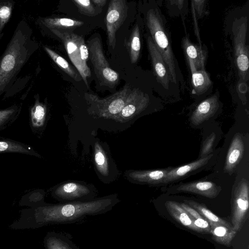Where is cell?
<instances>
[{"instance_id": "cell-1", "label": "cell", "mask_w": 249, "mask_h": 249, "mask_svg": "<svg viewBox=\"0 0 249 249\" xmlns=\"http://www.w3.org/2000/svg\"><path fill=\"white\" fill-rule=\"evenodd\" d=\"M119 202L116 196L111 195L86 201L44 204L22 210L9 228L34 230L54 224L74 223L88 216L104 214Z\"/></svg>"}, {"instance_id": "cell-2", "label": "cell", "mask_w": 249, "mask_h": 249, "mask_svg": "<svg viewBox=\"0 0 249 249\" xmlns=\"http://www.w3.org/2000/svg\"><path fill=\"white\" fill-rule=\"evenodd\" d=\"M33 52L31 31L22 22L0 59V95L8 89Z\"/></svg>"}, {"instance_id": "cell-3", "label": "cell", "mask_w": 249, "mask_h": 249, "mask_svg": "<svg viewBox=\"0 0 249 249\" xmlns=\"http://www.w3.org/2000/svg\"><path fill=\"white\" fill-rule=\"evenodd\" d=\"M146 19L151 38L168 69L170 81L177 83L176 59L162 18L157 9H150Z\"/></svg>"}, {"instance_id": "cell-4", "label": "cell", "mask_w": 249, "mask_h": 249, "mask_svg": "<svg viewBox=\"0 0 249 249\" xmlns=\"http://www.w3.org/2000/svg\"><path fill=\"white\" fill-rule=\"evenodd\" d=\"M49 30L61 40L69 58L88 88V79L91 76V71L87 64L89 53L84 39L71 32Z\"/></svg>"}, {"instance_id": "cell-5", "label": "cell", "mask_w": 249, "mask_h": 249, "mask_svg": "<svg viewBox=\"0 0 249 249\" xmlns=\"http://www.w3.org/2000/svg\"><path fill=\"white\" fill-rule=\"evenodd\" d=\"M87 43L89 56L100 83L110 88L115 87L119 83V74L110 68L106 59L100 38L93 36Z\"/></svg>"}, {"instance_id": "cell-6", "label": "cell", "mask_w": 249, "mask_h": 249, "mask_svg": "<svg viewBox=\"0 0 249 249\" xmlns=\"http://www.w3.org/2000/svg\"><path fill=\"white\" fill-rule=\"evenodd\" d=\"M246 17L236 18L232 25L234 54L240 77L246 79L249 69V48L246 44L247 33Z\"/></svg>"}, {"instance_id": "cell-7", "label": "cell", "mask_w": 249, "mask_h": 249, "mask_svg": "<svg viewBox=\"0 0 249 249\" xmlns=\"http://www.w3.org/2000/svg\"><path fill=\"white\" fill-rule=\"evenodd\" d=\"M131 90L126 84L120 90L108 97L100 99L92 93H85V98L100 112L111 115L120 113L124 107L127 96Z\"/></svg>"}, {"instance_id": "cell-8", "label": "cell", "mask_w": 249, "mask_h": 249, "mask_svg": "<svg viewBox=\"0 0 249 249\" xmlns=\"http://www.w3.org/2000/svg\"><path fill=\"white\" fill-rule=\"evenodd\" d=\"M128 5L125 0L109 1L105 22L107 28V43L112 49L116 46V34L125 21Z\"/></svg>"}, {"instance_id": "cell-9", "label": "cell", "mask_w": 249, "mask_h": 249, "mask_svg": "<svg viewBox=\"0 0 249 249\" xmlns=\"http://www.w3.org/2000/svg\"><path fill=\"white\" fill-rule=\"evenodd\" d=\"M249 183L243 179L239 183L234 195L232 207L233 229L239 230L249 209Z\"/></svg>"}, {"instance_id": "cell-10", "label": "cell", "mask_w": 249, "mask_h": 249, "mask_svg": "<svg viewBox=\"0 0 249 249\" xmlns=\"http://www.w3.org/2000/svg\"><path fill=\"white\" fill-rule=\"evenodd\" d=\"M90 194L86 187L75 183H68L57 188L54 196L60 201L66 203L91 200Z\"/></svg>"}, {"instance_id": "cell-11", "label": "cell", "mask_w": 249, "mask_h": 249, "mask_svg": "<svg viewBox=\"0 0 249 249\" xmlns=\"http://www.w3.org/2000/svg\"><path fill=\"white\" fill-rule=\"evenodd\" d=\"M146 42L157 79L164 88L168 89L170 78L165 62L157 50L150 36H147Z\"/></svg>"}, {"instance_id": "cell-12", "label": "cell", "mask_w": 249, "mask_h": 249, "mask_svg": "<svg viewBox=\"0 0 249 249\" xmlns=\"http://www.w3.org/2000/svg\"><path fill=\"white\" fill-rule=\"evenodd\" d=\"M149 103V96L139 89L134 88L129 93L125 105L120 113L125 118L133 116L145 109Z\"/></svg>"}, {"instance_id": "cell-13", "label": "cell", "mask_w": 249, "mask_h": 249, "mask_svg": "<svg viewBox=\"0 0 249 249\" xmlns=\"http://www.w3.org/2000/svg\"><path fill=\"white\" fill-rule=\"evenodd\" d=\"M182 45L191 71L204 70L207 51L193 44L187 36L183 38Z\"/></svg>"}, {"instance_id": "cell-14", "label": "cell", "mask_w": 249, "mask_h": 249, "mask_svg": "<svg viewBox=\"0 0 249 249\" xmlns=\"http://www.w3.org/2000/svg\"><path fill=\"white\" fill-rule=\"evenodd\" d=\"M218 107V97L216 95L203 100L192 113L190 118L191 123L195 126L199 125L213 116Z\"/></svg>"}, {"instance_id": "cell-15", "label": "cell", "mask_w": 249, "mask_h": 249, "mask_svg": "<svg viewBox=\"0 0 249 249\" xmlns=\"http://www.w3.org/2000/svg\"><path fill=\"white\" fill-rule=\"evenodd\" d=\"M177 190L213 198L218 195L221 188L212 181H197L182 184L178 187Z\"/></svg>"}, {"instance_id": "cell-16", "label": "cell", "mask_w": 249, "mask_h": 249, "mask_svg": "<svg viewBox=\"0 0 249 249\" xmlns=\"http://www.w3.org/2000/svg\"><path fill=\"white\" fill-rule=\"evenodd\" d=\"M43 244L44 249H80L69 234L54 231L47 233Z\"/></svg>"}, {"instance_id": "cell-17", "label": "cell", "mask_w": 249, "mask_h": 249, "mask_svg": "<svg viewBox=\"0 0 249 249\" xmlns=\"http://www.w3.org/2000/svg\"><path fill=\"white\" fill-rule=\"evenodd\" d=\"M213 155V154H210L188 164L175 168L169 169L166 175L164 183L177 180L201 168L208 162Z\"/></svg>"}, {"instance_id": "cell-18", "label": "cell", "mask_w": 249, "mask_h": 249, "mask_svg": "<svg viewBox=\"0 0 249 249\" xmlns=\"http://www.w3.org/2000/svg\"><path fill=\"white\" fill-rule=\"evenodd\" d=\"M244 150L243 141L239 134H236L232 139L227 153L224 170L232 173L241 159Z\"/></svg>"}, {"instance_id": "cell-19", "label": "cell", "mask_w": 249, "mask_h": 249, "mask_svg": "<svg viewBox=\"0 0 249 249\" xmlns=\"http://www.w3.org/2000/svg\"><path fill=\"white\" fill-rule=\"evenodd\" d=\"M40 21L49 29H54L61 32H70L84 24L82 21L69 18H41Z\"/></svg>"}, {"instance_id": "cell-20", "label": "cell", "mask_w": 249, "mask_h": 249, "mask_svg": "<svg viewBox=\"0 0 249 249\" xmlns=\"http://www.w3.org/2000/svg\"><path fill=\"white\" fill-rule=\"evenodd\" d=\"M168 169L142 171H135L131 174V177L139 182L151 184L164 183Z\"/></svg>"}, {"instance_id": "cell-21", "label": "cell", "mask_w": 249, "mask_h": 249, "mask_svg": "<svg viewBox=\"0 0 249 249\" xmlns=\"http://www.w3.org/2000/svg\"><path fill=\"white\" fill-rule=\"evenodd\" d=\"M192 72L193 93L196 95L204 93L212 85L209 74L205 70L194 71Z\"/></svg>"}, {"instance_id": "cell-22", "label": "cell", "mask_w": 249, "mask_h": 249, "mask_svg": "<svg viewBox=\"0 0 249 249\" xmlns=\"http://www.w3.org/2000/svg\"><path fill=\"white\" fill-rule=\"evenodd\" d=\"M126 47L132 64L138 61L141 51L140 33L138 24L134 27L128 40L125 42Z\"/></svg>"}, {"instance_id": "cell-23", "label": "cell", "mask_w": 249, "mask_h": 249, "mask_svg": "<svg viewBox=\"0 0 249 249\" xmlns=\"http://www.w3.org/2000/svg\"><path fill=\"white\" fill-rule=\"evenodd\" d=\"M167 209L177 220L189 228L197 231L194 226L191 217L188 213L178 203L175 201H168L166 203Z\"/></svg>"}, {"instance_id": "cell-24", "label": "cell", "mask_w": 249, "mask_h": 249, "mask_svg": "<svg viewBox=\"0 0 249 249\" xmlns=\"http://www.w3.org/2000/svg\"><path fill=\"white\" fill-rule=\"evenodd\" d=\"M44 48L52 59L63 71L77 82L82 80V78L78 72L65 59L49 47L44 46Z\"/></svg>"}, {"instance_id": "cell-25", "label": "cell", "mask_w": 249, "mask_h": 249, "mask_svg": "<svg viewBox=\"0 0 249 249\" xmlns=\"http://www.w3.org/2000/svg\"><path fill=\"white\" fill-rule=\"evenodd\" d=\"M187 202L190 206L193 207V208L199 211L201 214L205 216V219H207L209 221L210 226H224L232 228L230 224L219 218L203 205L193 201H187Z\"/></svg>"}, {"instance_id": "cell-26", "label": "cell", "mask_w": 249, "mask_h": 249, "mask_svg": "<svg viewBox=\"0 0 249 249\" xmlns=\"http://www.w3.org/2000/svg\"><path fill=\"white\" fill-rule=\"evenodd\" d=\"M211 232L214 236L217 242L225 245H229L235 235L236 231L233 228L224 226H211Z\"/></svg>"}, {"instance_id": "cell-27", "label": "cell", "mask_w": 249, "mask_h": 249, "mask_svg": "<svg viewBox=\"0 0 249 249\" xmlns=\"http://www.w3.org/2000/svg\"><path fill=\"white\" fill-rule=\"evenodd\" d=\"M79 12L87 16H95L98 14L94 5L90 0H73Z\"/></svg>"}, {"instance_id": "cell-28", "label": "cell", "mask_w": 249, "mask_h": 249, "mask_svg": "<svg viewBox=\"0 0 249 249\" xmlns=\"http://www.w3.org/2000/svg\"><path fill=\"white\" fill-rule=\"evenodd\" d=\"M13 5L12 1L0 2V34L11 17Z\"/></svg>"}, {"instance_id": "cell-29", "label": "cell", "mask_w": 249, "mask_h": 249, "mask_svg": "<svg viewBox=\"0 0 249 249\" xmlns=\"http://www.w3.org/2000/svg\"><path fill=\"white\" fill-rule=\"evenodd\" d=\"M215 139V135L213 133L211 134L209 137H208L207 139H206L203 143L201 150L200 154L199 156L200 158L207 156V155L210 152L213 146Z\"/></svg>"}, {"instance_id": "cell-30", "label": "cell", "mask_w": 249, "mask_h": 249, "mask_svg": "<svg viewBox=\"0 0 249 249\" xmlns=\"http://www.w3.org/2000/svg\"><path fill=\"white\" fill-rule=\"evenodd\" d=\"M193 223L197 231L205 230L206 231H211V227L205 218H199L192 219Z\"/></svg>"}, {"instance_id": "cell-31", "label": "cell", "mask_w": 249, "mask_h": 249, "mask_svg": "<svg viewBox=\"0 0 249 249\" xmlns=\"http://www.w3.org/2000/svg\"><path fill=\"white\" fill-rule=\"evenodd\" d=\"M45 114V108L41 104H36L33 109V118L36 121H41Z\"/></svg>"}, {"instance_id": "cell-32", "label": "cell", "mask_w": 249, "mask_h": 249, "mask_svg": "<svg viewBox=\"0 0 249 249\" xmlns=\"http://www.w3.org/2000/svg\"><path fill=\"white\" fill-rule=\"evenodd\" d=\"M180 205L190 215L192 220L193 219L199 218H203V217L197 212L196 210L189 206L185 203H179Z\"/></svg>"}, {"instance_id": "cell-33", "label": "cell", "mask_w": 249, "mask_h": 249, "mask_svg": "<svg viewBox=\"0 0 249 249\" xmlns=\"http://www.w3.org/2000/svg\"><path fill=\"white\" fill-rule=\"evenodd\" d=\"M192 6L195 8L196 12L199 16L203 15V8L205 0H193Z\"/></svg>"}, {"instance_id": "cell-34", "label": "cell", "mask_w": 249, "mask_h": 249, "mask_svg": "<svg viewBox=\"0 0 249 249\" xmlns=\"http://www.w3.org/2000/svg\"><path fill=\"white\" fill-rule=\"evenodd\" d=\"M13 150L19 151L20 149L16 148L15 145H12L8 142H0V152Z\"/></svg>"}, {"instance_id": "cell-35", "label": "cell", "mask_w": 249, "mask_h": 249, "mask_svg": "<svg viewBox=\"0 0 249 249\" xmlns=\"http://www.w3.org/2000/svg\"><path fill=\"white\" fill-rule=\"evenodd\" d=\"M96 163L99 166H103L105 162V158L103 153L100 151L96 152L95 155Z\"/></svg>"}, {"instance_id": "cell-36", "label": "cell", "mask_w": 249, "mask_h": 249, "mask_svg": "<svg viewBox=\"0 0 249 249\" xmlns=\"http://www.w3.org/2000/svg\"><path fill=\"white\" fill-rule=\"evenodd\" d=\"M93 4L98 8H102L106 4L107 0H92Z\"/></svg>"}, {"instance_id": "cell-37", "label": "cell", "mask_w": 249, "mask_h": 249, "mask_svg": "<svg viewBox=\"0 0 249 249\" xmlns=\"http://www.w3.org/2000/svg\"></svg>"}]
</instances>
